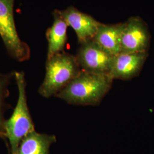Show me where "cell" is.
<instances>
[{
    "label": "cell",
    "mask_w": 154,
    "mask_h": 154,
    "mask_svg": "<svg viewBox=\"0 0 154 154\" xmlns=\"http://www.w3.org/2000/svg\"><path fill=\"white\" fill-rule=\"evenodd\" d=\"M112 80L107 74L81 70L56 97L72 105H97L110 90Z\"/></svg>",
    "instance_id": "1"
},
{
    "label": "cell",
    "mask_w": 154,
    "mask_h": 154,
    "mask_svg": "<svg viewBox=\"0 0 154 154\" xmlns=\"http://www.w3.org/2000/svg\"><path fill=\"white\" fill-rule=\"evenodd\" d=\"M75 57L83 71L107 75L110 74L114 57L93 39L81 44Z\"/></svg>",
    "instance_id": "5"
},
{
    "label": "cell",
    "mask_w": 154,
    "mask_h": 154,
    "mask_svg": "<svg viewBox=\"0 0 154 154\" xmlns=\"http://www.w3.org/2000/svg\"><path fill=\"white\" fill-rule=\"evenodd\" d=\"M68 26L72 27L81 44L93 39L101 24L93 17L79 11L74 6H70L60 11Z\"/></svg>",
    "instance_id": "7"
},
{
    "label": "cell",
    "mask_w": 154,
    "mask_h": 154,
    "mask_svg": "<svg viewBox=\"0 0 154 154\" xmlns=\"http://www.w3.org/2000/svg\"><path fill=\"white\" fill-rule=\"evenodd\" d=\"M124 23L114 25H100L93 40L111 55L116 56L121 53L122 33Z\"/></svg>",
    "instance_id": "9"
},
{
    "label": "cell",
    "mask_w": 154,
    "mask_h": 154,
    "mask_svg": "<svg viewBox=\"0 0 154 154\" xmlns=\"http://www.w3.org/2000/svg\"><path fill=\"white\" fill-rule=\"evenodd\" d=\"M55 142L54 135L34 131L22 139L16 154H49L50 147Z\"/></svg>",
    "instance_id": "11"
},
{
    "label": "cell",
    "mask_w": 154,
    "mask_h": 154,
    "mask_svg": "<svg viewBox=\"0 0 154 154\" xmlns=\"http://www.w3.org/2000/svg\"><path fill=\"white\" fill-rule=\"evenodd\" d=\"M147 57V52L119 53L114 57L109 75L112 79H131L140 72Z\"/></svg>",
    "instance_id": "8"
},
{
    "label": "cell",
    "mask_w": 154,
    "mask_h": 154,
    "mask_svg": "<svg viewBox=\"0 0 154 154\" xmlns=\"http://www.w3.org/2000/svg\"><path fill=\"white\" fill-rule=\"evenodd\" d=\"M14 76L18 90V98L11 118L4 123L5 138L9 141L10 154H16L23 138L35 131L27 103L25 74L23 72H16Z\"/></svg>",
    "instance_id": "2"
},
{
    "label": "cell",
    "mask_w": 154,
    "mask_h": 154,
    "mask_svg": "<svg viewBox=\"0 0 154 154\" xmlns=\"http://www.w3.org/2000/svg\"><path fill=\"white\" fill-rule=\"evenodd\" d=\"M14 0H0V35L6 49L11 57L20 62L30 56L28 44L19 37L14 18Z\"/></svg>",
    "instance_id": "4"
},
{
    "label": "cell",
    "mask_w": 154,
    "mask_h": 154,
    "mask_svg": "<svg viewBox=\"0 0 154 154\" xmlns=\"http://www.w3.org/2000/svg\"><path fill=\"white\" fill-rule=\"evenodd\" d=\"M11 77L9 74H2L0 73V137L5 138L4 123V107L5 101L9 94L8 86Z\"/></svg>",
    "instance_id": "12"
},
{
    "label": "cell",
    "mask_w": 154,
    "mask_h": 154,
    "mask_svg": "<svg viewBox=\"0 0 154 154\" xmlns=\"http://www.w3.org/2000/svg\"><path fill=\"white\" fill-rule=\"evenodd\" d=\"M149 40L150 35L146 23L140 17H131L124 22L120 53L147 52Z\"/></svg>",
    "instance_id": "6"
},
{
    "label": "cell",
    "mask_w": 154,
    "mask_h": 154,
    "mask_svg": "<svg viewBox=\"0 0 154 154\" xmlns=\"http://www.w3.org/2000/svg\"><path fill=\"white\" fill-rule=\"evenodd\" d=\"M75 56L62 51L47 59L44 80L39 88L42 97L57 95L81 72Z\"/></svg>",
    "instance_id": "3"
},
{
    "label": "cell",
    "mask_w": 154,
    "mask_h": 154,
    "mask_svg": "<svg viewBox=\"0 0 154 154\" xmlns=\"http://www.w3.org/2000/svg\"><path fill=\"white\" fill-rule=\"evenodd\" d=\"M53 25L46 32L48 42L47 59L63 51L67 40L68 25L61 16L60 11L55 10L53 13Z\"/></svg>",
    "instance_id": "10"
}]
</instances>
